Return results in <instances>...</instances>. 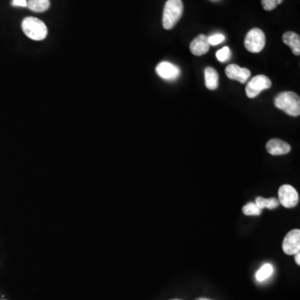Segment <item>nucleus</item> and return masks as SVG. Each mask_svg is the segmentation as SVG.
<instances>
[{"instance_id": "nucleus-1", "label": "nucleus", "mask_w": 300, "mask_h": 300, "mask_svg": "<svg viewBox=\"0 0 300 300\" xmlns=\"http://www.w3.org/2000/svg\"><path fill=\"white\" fill-rule=\"evenodd\" d=\"M276 108L284 110L290 116L300 115V98L297 94L288 91L280 93L274 100Z\"/></svg>"}, {"instance_id": "nucleus-2", "label": "nucleus", "mask_w": 300, "mask_h": 300, "mask_svg": "<svg viewBox=\"0 0 300 300\" xmlns=\"http://www.w3.org/2000/svg\"><path fill=\"white\" fill-rule=\"evenodd\" d=\"M184 11L182 0H168L165 3L163 13V27L172 30L181 18Z\"/></svg>"}, {"instance_id": "nucleus-3", "label": "nucleus", "mask_w": 300, "mask_h": 300, "mask_svg": "<svg viewBox=\"0 0 300 300\" xmlns=\"http://www.w3.org/2000/svg\"><path fill=\"white\" fill-rule=\"evenodd\" d=\"M22 29L25 35L33 40L40 41L46 38L48 30L46 25L40 19L34 17H28L23 20Z\"/></svg>"}, {"instance_id": "nucleus-4", "label": "nucleus", "mask_w": 300, "mask_h": 300, "mask_svg": "<svg viewBox=\"0 0 300 300\" xmlns=\"http://www.w3.org/2000/svg\"><path fill=\"white\" fill-rule=\"evenodd\" d=\"M244 46L250 53H260L265 46V33L260 29L249 30L244 39Z\"/></svg>"}, {"instance_id": "nucleus-5", "label": "nucleus", "mask_w": 300, "mask_h": 300, "mask_svg": "<svg viewBox=\"0 0 300 300\" xmlns=\"http://www.w3.org/2000/svg\"><path fill=\"white\" fill-rule=\"evenodd\" d=\"M272 86L270 79L267 76L260 75L255 76L249 82L246 86V95L249 99H254L257 97L263 90H268Z\"/></svg>"}, {"instance_id": "nucleus-6", "label": "nucleus", "mask_w": 300, "mask_h": 300, "mask_svg": "<svg viewBox=\"0 0 300 300\" xmlns=\"http://www.w3.org/2000/svg\"><path fill=\"white\" fill-rule=\"evenodd\" d=\"M299 194L294 187L289 184L282 185L279 190V202L287 208H294L299 203Z\"/></svg>"}, {"instance_id": "nucleus-7", "label": "nucleus", "mask_w": 300, "mask_h": 300, "mask_svg": "<svg viewBox=\"0 0 300 300\" xmlns=\"http://www.w3.org/2000/svg\"><path fill=\"white\" fill-rule=\"evenodd\" d=\"M283 251L288 255L295 254L300 250V230H293L287 233L283 241Z\"/></svg>"}, {"instance_id": "nucleus-8", "label": "nucleus", "mask_w": 300, "mask_h": 300, "mask_svg": "<svg viewBox=\"0 0 300 300\" xmlns=\"http://www.w3.org/2000/svg\"><path fill=\"white\" fill-rule=\"evenodd\" d=\"M156 73L165 80H174L179 78L181 71L178 66L171 63L162 62L157 65Z\"/></svg>"}, {"instance_id": "nucleus-9", "label": "nucleus", "mask_w": 300, "mask_h": 300, "mask_svg": "<svg viewBox=\"0 0 300 300\" xmlns=\"http://www.w3.org/2000/svg\"><path fill=\"white\" fill-rule=\"evenodd\" d=\"M225 73L228 78L233 80H237L243 84L249 79L251 72L246 68H240L237 65H230L225 68Z\"/></svg>"}, {"instance_id": "nucleus-10", "label": "nucleus", "mask_w": 300, "mask_h": 300, "mask_svg": "<svg viewBox=\"0 0 300 300\" xmlns=\"http://www.w3.org/2000/svg\"><path fill=\"white\" fill-rule=\"evenodd\" d=\"M266 149L271 155L278 156V155L289 154L291 151V147L289 143L281 139L273 138L267 143Z\"/></svg>"}, {"instance_id": "nucleus-11", "label": "nucleus", "mask_w": 300, "mask_h": 300, "mask_svg": "<svg viewBox=\"0 0 300 300\" xmlns=\"http://www.w3.org/2000/svg\"><path fill=\"white\" fill-rule=\"evenodd\" d=\"M209 47L210 44L208 43V37L204 34H200L190 43V50L195 56H201L208 53Z\"/></svg>"}, {"instance_id": "nucleus-12", "label": "nucleus", "mask_w": 300, "mask_h": 300, "mask_svg": "<svg viewBox=\"0 0 300 300\" xmlns=\"http://www.w3.org/2000/svg\"><path fill=\"white\" fill-rule=\"evenodd\" d=\"M283 42L292 49L295 55L296 56L300 55V37L296 33L292 32V31L284 33V35H283Z\"/></svg>"}, {"instance_id": "nucleus-13", "label": "nucleus", "mask_w": 300, "mask_h": 300, "mask_svg": "<svg viewBox=\"0 0 300 300\" xmlns=\"http://www.w3.org/2000/svg\"><path fill=\"white\" fill-rule=\"evenodd\" d=\"M205 85L210 90H216L219 86V74L214 68L208 67L204 70Z\"/></svg>"}, {"instance_id": "nucleus-14", "label": "nucleus", "mask_w": 300, "mask_h": 300, "mask_svg": "<svg viewBox=\"0 0 300 300\" xmlns=\"http://www.w3.org/2000/svg\"><path fill=\"white\" fill-rule=\"evenodd\" d=\"M254 203L261 210L265 208H268V209H274L279 205V200L275 198L265 199V198L263 197H257Z\"/></svg>"}, {"instance_id": "nucleus-15", "label": "nucleus", "mask_w": 300, "mask_h": 300, "mask_svg": "<svg viewBox=\"0 0 300 300\" xmlns=\"http://www.w3.org/2000/svg\"><path fill=\"white\" fill-rule=\"evenodd\" d=\"M27 6L31 10L34 12H44L50 7L49 0H30Z\"/></svg>"}, {"instance_id": "nucleus-16", "label": "nucleus", "mask_w": 300, "mask_h": 300, "mask_svg": "<svg viewBox=\"0 0 300 300\" xmlns=\"http://www.w3.org/2000/svg\"><path fill=\"white\" fill-rule=\"evenodd\" d=\"M273 266L270 264H265L257 271L255 278L257 279V281L264 282L273 274Z\"/></svg>"}, {"instance_id": "nucleus-17", "label": "nucleus", "mask_w": 300, "mask_h": 300, "mask_svg": "<svg viewBox=\"0 0 300 300\" xmlns=\"http://www.w3.org/2000/svg\"><path fill=\"white\" fill-rule=\"evenodd\" d=\"M261 209L258 208L254 203H247L243 207V213L247 216H257L261 214Z\"/></svg>"}, {"instance_id": "nucleus-18", "label": "nucleus", "mask_w": 300, "mask_h": 300, "mask_svg": "<svg viewBox=\"0 0 300 300\" xmlns=\"http://www.w3.org/2000/svg\"><path fill=\"white\" fill-rule=\"evenodd\" d=\"M231 57V51L229 47H224L223 49H219L216 52V58L220 62H227Z\"/></svg>"}, {"instance_id": "nucleus-19", "label": "nucleus", "mask_w": 300, "mask_h": 300, "mask_svg": "<svg viewBox=\"0 0 300 300\" xmlns=\"http://www.w3.org/2000/svg\"><path fill=\"white\" fill-rule=\"evenodd\" d=\"M225 39V37L224 34L218 33V34H214V35L208 37V43H209L210 45H218L219 43H221L222 42H224Z\"/></svg>"}, {"instance_id": "nucleus-20", "label": "nucleus", "mask_w": 300, "mask_h": 300, "mask_svg": "<svg viewBox=\"0 0 300 300\" xmlns=\"http://www.w3.org/2000/svg\"><path fill=\"white\" fill-rule=\"evenodd\" d=\"M277 5V0H262L263 8H265V10H273Z\"/></svg>"}, {"instance_id": "nucleus-21", "label": "nucleus", "mask_w": 300, "mask_h": 300, "mask_svg": "<svg viewBox=\"0 0 300 300\" xmlns=\"http://www.w3.org/2000/svg\"><path fill=\"white\" fill-rule=\"evenodd\" d=\"M12 5L15 7H27V1L26 0H13Z\"/></svg>"}, {"instance_id": "nucleus-22", "label": "nucleus", "mask_w": 300, "mask_h": 300, "mask_svg": "<svg viewBox=\"0 0 300 300\" xmlns=\"http://www.w3.org/2000/svg\"><path fill=\"white\" fill-rule=\"evenodd\" d=\"M295 263H296V264H297L298 265H300V252H298V253H296V254H295Z\"/></svg>"}, {"instance_id": "nucleus-23", "label": "nucleus", "mask_w": 300, "mask_h": 300, "mask_svg": "<svg viewBox=\"0 0 300 300\" xmlns=\"http://www.w3.org/2000/svg\"><path fill=\"white\" fill-rule=\"evenodd\" d=\"M283 1H284V0H277V3H278V5H279V4H280V3L283 2Z\"/></svg>"}, {"instance_id": "nucleus-24", "label": "nucleus", "mask_w": 300, "mask_h": 300, "mask_svg": "<svg viewBox=\"0 0 300 300\" xmlns=\"http://www.w3.org/2000/svg\"><path fill=\"white\" fill-rule=\"evenodd\" d=\"M207 300V299H200V300Z\"/></svg>"}]
</instances>
